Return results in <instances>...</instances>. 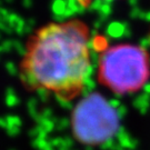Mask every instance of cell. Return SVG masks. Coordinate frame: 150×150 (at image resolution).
Instances as JSON below:
<instances>
[{
    "mask_svg": "<svg viewBox=\"0 0 150 150\" xmlns=\"http://www.w3.org/2000/svg\"><path fill=\"white\" fill-rule=\"evenodd\" d=\"M89 39V28L79 19L37 29L28 39L20 64L22 85L64 101L79 97L90 68Z\"/></svg>",
    "mask_w": 150,
    "mask_h": 150,
    "instance_id": "6da1fadb",
    "label": "cell"
},
{
    "mask_svg": "<svg viewBox=\"0 0 150 150\" xmlns=\"http://www.w3.org/2000/svg\"><path fill=\"white\" fill-rule=\"evenodd\" d=\"M97 77L100 85L117 95L137 92L149 80V56L136 45L109 47L99 57Z\"/></svg>",
    "mask_w": 150,
    "mask_h": 150,
    "instance_id": "7a4b0ae2",
    "label": "cell"
},
{
    "mask_svg": "<svg viewBox=\"0 0 150 150\" xmlns=\"http://www.w3.org/2000/svg\"><path fill=\"white\" fill-rule=\"evenodd\" d=\"M119 121L116 109L99 93H91L75 108L71 129L78 142L93 147L111 139L118 132Z\"/></svg>",
    "mask_w": 150,
    "mask_h": 150,
    "instance_id": "3957f363",
    "label": "cell"
},
{
    "mask_svg": "<svg viewBox=\"0 0 150 150\" xmlns=\"http://www.w3.org/2000/svg\"><path fill=\"white\" fill-rule=\"evenodd\" d=\"M92 1H96V0H78V2H79L81 6H83V7H88Z\"/></svg>",
    "mask_w": 150,
    "mask_h": 150,
    "instance_id": "277c9868",
    "label": "cell"
}]
</instances>
